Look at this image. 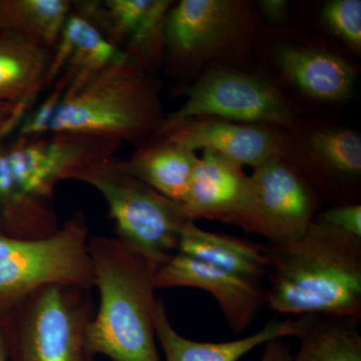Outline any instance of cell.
Here are the masks:
<instances>
[{
    "instance_id": "obj_1",
    "label": "cell",
    "mask_w": 361,
    "mask_h": 361,
    "mask_svg": "<svg viewBox=\"0 0 361 361\" xmlns=\"http://www.w3.org/2000/svg\"><path fill=\"white\" fill-rule=\"evenodd\" d=\"M49 90L26 114L18 135H84L137 147L154 139L165 120L157 75L128 56L66 87Z\"/></svg>"
},
{
    "instance_id": "obj_9",
    "label": "cell",
    "mask_w": 361,
    "mask_h": 361,
    "mask_svg": "<svg viewBox=\"0 0 361 361\" xmlns=\"http://www.w3.org/2000/svg\"><path fill=\"white\" fill-rule=\"evenodd\" d=\"M183 92L186 101L166 115L157 135L182 121L201 116L262 123L289 132L301 126L298 106L276 85L233 66H208Z\"/></svg>"
},
{
    "instance_id": "obj_6",
    "label": "cell",
    "mask_w": 361,
    "mask_h": 361,
    "mask_svg": "<svg viewBox=\"0 0 361 361\" xmlns=\"http://www.w3.org/2000/svg\"><path fill=\"white\" fill-rule=\"evenodd\" d=\"M9 361H94L87 329L96 313L89 289L47 285L0 305Z\"/></svg>"
},
{
    "instance_id": "obj_25",
    "label": "cell",
    "mask_w": 361,
    "mask_h": 361,
    "mask_svg": "<svg viewBox=\"0 0 361 361\" xmlns=\"http://www.w3.org/2000/svg\"><path fill=\"white\" fill-rule=\"evenodd\" d=\"M316 220L356 238H361V204L332 205L318 212Z\"/></svg>"
},
{
    "instance_id": "obj_30",
    "label": "cell",
    "mask_w": 361,
    "mask_h": 361,
    "mask_svg": "<svg viewBox=\"0 0 361 361\" xmlns=\"http://www.w3.org/2000/svg\"><path fill=\"white\" fill-rule=\"evenodd\" d=\"M2 32V30H1V27H0V32Z\"/></svg>"
},
{
    "instance_id": "obj_24",
    "label": "cell",
    "mask_w": 361,
    "mask_h": 361,
    "mask_svg": "<svg viewBox=\"0 0 361 361\" xmlns=\"http://www.w3.org/2000/svg\"><path fill=\"white\" fill-rule=\"evenodd\" d=\"M325 26L351 51L361 54L360 0H331L323 6Z\"/></svg>"
},
{
    "instance_id": "obj_22",
    "label": "cell",
    "mask_w": 361,
    "mask_h": 361,
    "mask_svg": "<svg viewBox=\"0 0 361 361\" xmlns=\"http://www.w3.org/2000/svg\"><path fill=\"white\" fill-rule=\"evenodd\" d=\"M294 318L300 341L291 361H361L360 319L330 315Z\"/></svg>"
},
{
    "instance_id": "obj_23",
    "label": "cell",
    "mask_w": 361,
    "mask_h": 361,
    "mask_svg": "<svg viewBox=\"0 0 361 361\" xmlns=\"http://www.w3.org/2000/svg\"><path fill=\"white\" fill-rule=\"evenodd\" d=\"M73 9L71 0H0V27L54 51Z\"/></svg>"
},
{
    "instance_id": "obj_27",
    "label": "cell",
    "mask_w": 361,
    "mask_h": 361,
    "mask_svg": "<svg viewBox=\"0 0 361 361\" xmlns=\"http://www.w3.org/2000/svg\"><path fill=\"white\" fill-rule=\"evenodd\" d=\"M260 13L268 23L281 25L287 20L289 13L288 1L285 0H261L257 2Z\"/></svg>"
},
{
    "instance_id": "obj_5",
    "label": "cell",
    "mask_w": 361,
    "mask_h": 361,
    "mask_svg": "<svg viewBox=\"0 0 361 361\" xmlns=\"http://www.w3.org/2000/svg\"><path fill=\"white\" fill-rule=\"evenodd\" d=\"M71 180L96 189L115 224L116 238L141 256L155 272L177 253L189 222L182 206L130 175L122 159H99L78 168Z\"/></svg>"
},
{
    "instance_id": "obj_10",
    "label": "cell",
    "mask_w": 361,
    "mask_h": 361,
    "mask_svg": "<svg viewBox=\"0 0 361 361\" xmlns=\"http://www.w3.org/2000/svg\"><path fill=\"white\" fill-rule=\"evenodd\" d=\"M249 176L248 200L233 225L263 237L270 245L300 238L322 205L305 177L281 157L254 168Z\"/></svg>"
},
{
    "instance_id": "obj_11",
    "label": "cell",
    "mask_w": 361,
    "mask_h": 361,
    "mask_svg": "<svg viewBox=\"0 0 361 361\" xmlns=\"http://www.w3.org/2000/svg\"><path fill=\"white\" fill-rule=\"evenodd\" d=\"M290 133L286 160L298 169L322 203H360V133L334 126Z\"/></svg>"
},
{
    "instance_id": "obj_15",
    "label": "cell",
    "mask_w": 361,
    "mask_h": 361,
    "mask_svg": "<svg viewBox=\"0 0 361 361\" xmlns=\"http://www.w3.org/2000/svg\"><path fill=\"white\" fill-rule=\"evenodd\" d=\"M250 193V176L239 164L211 151L202 152L189 191L180 204L188 219L232 224Z\"/></svg>"
},
{
    "instance_id": "obj_13",
    "label": "cell",
    "mask_w": 361,
    "mask_h": 361,
    "mask_svg": "<svg viewBox=\"0 0 361 361\" xmlns=\"http://www.w3.org/2000/svg\"><path fill=\"white\" fill-rule=\"evenodd\" d=\"M156 137H167L191 151L214 152L252 169L275 157L287 159L291 145V133L282 128L211 116L188 118Z\"/></svg>"
},
{
    "instance_id": "obj_12",
    "label": "cell",
    "mask_w": 361,
    "mask_h": 361,
    "mask_svg": "<svg viewBox=\"0 0 361 361\" xmlns=\"http://www.w3.org/2000/svg\"><path fill=\"white\" fill-rule=\"evenodd\" d=\"M172 0H87L73 9L97 26L142 70L158 75L165 58L166 18Z\"/></svg>"
},
{
    "instance_id": "obj_16",
    "label": "cell",
    "mask_w": 361,
    "mask_h": 361,
    "mask_svg": "<svg viewBox=\"0 0 361 361\" xmlns=\"http://www.w3.org/2000/svg\"><path fill=\"white\" fill-rule=\"evenodd\" d=\"M274 59L284 78L315 101L338 103L348 99L355 90L353 66L329 49L282 44L275 49Z\"/></svg>"
},
{
    "instance_id": "obj_26",
    "label": "cell",
    "mask_w": 361,
    "mask_h": 361,
    "mask_svg": "<svg viewBox=\"0 0 361 361\" xmlns=\"http://www.w3.org/2000/svg\"><path fill=\"white\" fill-rule=\"evenodd\" d=\"M33 108L28 103H0V142L16 134L21 121Z\"/></svg>"
},
{
    "instance_id": "obj_8",
    "label": "cell",
    "mask_w": 361,
    "mask_h": 361,
    "mask_svg": "<svg viewBox=\"0 0 361 361\" xmlns=\"http://www.w3.org/2000/svg\"><path fill=\"white\" fill-rule=\"evenodd\" d=\"M90 237L82 212L75 213L42 238L0 236V305L18 301L47 285L94 288Z\"/></svg>"
},
{
    "instance_id": "obj_7",
    "label": "cell",
    "mask_w": 361,
    "mask_h": 361,
    "mask_svg": "<svg viewBox=\"0 0 361 361\" xmlns=\"http://www.w3.org/2000/svg\"><path fill=\"white\" fill-rule=\"evenodd\" d=\"M253 6L243 0H180L166 18L164 66L193 78L226 59L244 54L257 32Z\"/></svg>"
},
{
    "instance_id": "obj_2",
    "label": "cell",
    "mask_w": 361,
    "mask_h": 361,
    "mask_svg": "<svg viewBox=\"0 0 361 361\" xmlns=\"http://www.w3.org/2000/svg\"><path fill=\"white\" fill-rule=\"evenodd\" d=\"M265 250L270 310L361 319V238L314 219L300 238Z\"/></svg>"
},
{
    "instance_id": "obj_20",
    "label": "cell",
    "mask_w": 361,
    "mask_h": 361,
    "mask_svg": "<svg viewBox=\"0 0 361 361\" xmlns=\"http://www.w3.org/2000/svg\"><path fill=\"white\" fill-rule=\"evenodd\" d=\"M177 253L254 281L264 282L267 274L265 244L207 231L193 221L183 228Z\"/></svg>"
},
{
    "instance_id": "obj_17",
    "label": "cell",
    "mask_w": 361,
    "mask_h": 361,
    "mask_svg": "<svg viewBox=\"0 0 361 361\" xmlns=\"http://www.w3.org/2000/svg\"><path fill=\"white\" fill-rule=\"evenodd\" d=\"M126 56L92 21L73 9L52 51L45 90L54 85L66 87Z\"/></svg>"
},
{
    "instance_id": "obj_14",
    "label": "cell",
    "mask_w": 361,
    "mask_h": 361,
    "mask_svg": "<svg viewBox=\"0 0 361 361\" xmlns=\"http://www.w3.org/2000/svg\"><path fill=\"white\" fill-rule=\"evenodd\" d=\"M154 283L156 289L188 287L209 292L235 334L246 331L266 305L264 282L247 279L180 253L156 271Z\"/></svg>"
},
{
    "instance_id": "obj_19",
    "label": "cell",
    "mask_w": 361,
    "mask_h": 361,
    "mask_svg": "<svg viewBox=\"0 0 361 361\" xmlns=\"http://www.w3.org/2000/svg\"><path fill=\"white\" fill-rule=\"evenodd\" d=\"M198 160L196 152L167 137H155L137 146L122 164L130 175L180 205Z\"/></svg>"
},
{
    "instance_id": "obj_3",
    "label": "cell",
    "mask_w": 361,
    "mask_h": 361,
    "mask_svg": "<svg viewBox=\"0 0 361 361\" xmlns=\"http://www.w3.org/2000/svg\"><path fill=\"white\" fill-rule=\"evenodd\" d=\"M120 142L75 134L0 142V236L37 239L61 227L54 191L78 168L116 156Z\"/></svg>"
},
{
    "instance_id": "obj_4",
    "label": "cell",
    "mask_w": 361,
    "mask_h": 361,
    "mask_svg": "<svg viewBox=\"0 0 361 361\" xmlns=\"http://www.w3.org/2000/svg\"><path fill=\"white\" fill-rule=\"evenodd\" d=\"M89 252L99 293L87 329L92 353L111 361H161L155 270L115 236H90Z\"/></svg>"
},
{
    "instance_id": "obj_28",
    "label": "cell",
    "mask_w": 361,
    "mask_h": 361,
    "mask_svg": "<svg viewBox=\"0 0 361 361\" xmlns=\"http://www.w3.org/2000/svg\"><path fill=\"white\" fill-rule=\"evenodd\" d=\"M291 348L285 339H274L265 344L264 353L259 361H291Z\"/></svg>"
},
{
    "instance_id": "obj_18",
    "label": "cell",
    "mask_w": 361,
    "mask_h": 361,
    "mask_svg": "<svg viewBox=\"0 0 361 361\" xmlns=\"http://www.w3.org/2000/svg\"><path fill=\"white\" fill-rule=\"evenodd\" d=\"M155 329L157 341L163 348L166 361H240L259 346L274 339L294 337L296 331L294 318L289 317L281 322L270 320L255 334L235 341H195L176 331L161 298L157 304Z\"/></svg>"
},
{
    "instance_id": "obj_21",
    "label": "cell",
    "mask_w": 361,
    "mask_h": 361,
    "mask_svg": "<svg viewBox=\"0 0 361 361\" xmlns=\"http://www.w3.org/2000/svg\"><path fill=\"white\" fill-rule=\"evenodd\" d=\"M51 49L16 33L0 32V103H28L45 90Z\"/></svg>"
},
{
    "instance_id": "obj_29",
    "label": "cell",
    "mask_w": 361,
    "mask_h": 361,
    "mask_svg": "<svg viewBox=\"0 0 361 361\" xmlns=\"http://www.w3.org/2000/svg\"><path fill=\"white\" fill-rule=\"evenodd\" d=\"M0 361H9L7 353L6 334H4V320L0 312Z\"/></svg>"
}]
</instances>
